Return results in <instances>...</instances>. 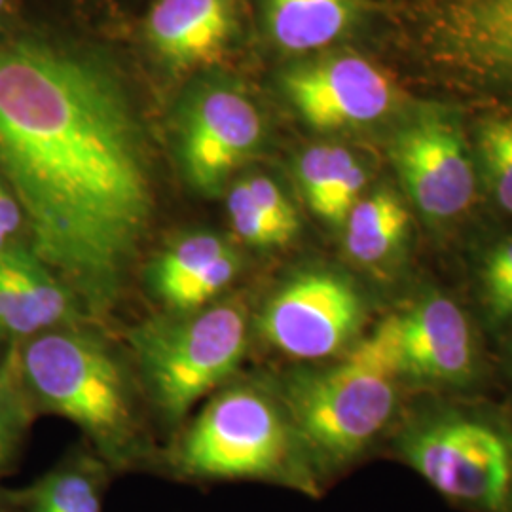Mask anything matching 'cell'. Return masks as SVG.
Listing matches in <instances>:
<instances>
[{"mask_svg":"<svg viewBox=\"0 0 512 512\" xmlns=\"http://www.w3.org/2000/svg\"><path fill=\"white\" fill-rule=\"evenodd\" d=\"M476 150L495 202L512 215V116L486 118L476 129Z\"/></svg>","mask_w":512,"mask_h":512,"instance_id":"21","label":"cell"},{"mask_svg":"<svg viewBox=\"0 0 512 512\" xmlns=\"http://www.w3.org/2000/svg\"><path fill=\"white\" fill-rule=\"evenodd\" d=\"M21 497H23L21 488L0 486V512H19Z\"/></svg>","mask_w":512,"mask_h":512,"instance_id":"26","label":"cell"},{"mask_svg":"<svg viewBox=\"0 0 512 512\" xmlns=\"http://www.w3.org/2000/svg\"><path fill=\"white\" fill-rule=\"evenodd\" d=\"M236 31V0H156L147 35L158 55L177 69L211 65Z\"/></svg>","mask_w":512,"mask_h":512,"instance_id":"14","label":"cell"},{"mask_svg":"<svg viewBox=\"0 0 512 512\" xmlns=\"http://www.w3.org/2000/svg\"><path fill=\"white\" fill-rule=\"evenodd\" d=\"M283 88L298 114L315 129L365 126L397 101L391 78L365 57L330 55L291 69Z\"/></svg>","mask_w":512,"mask_h":512,"instance_id":"11","label":"cell"},{"mask_svg":"<svg viewBox=\"0 0 512 512\" xmlns=\"http://www.w3.org/2000/svg\"><path fill=\"white\" fill-rule=\"evenodd\" d=\"M482 294L494 319L512 317V238L503 239L484 258Z\"/></svg>","mask_w":512,"mask_h":512,"instance_id":"23","label":"cell"},{"mask_svg":"<svg viewBox=\"0 0 512 512\" xmlns=\"http://www.w3.org/2000/svg\"><path fill=\"white\" fill-rule=\"evenodd\" d=\"M23 220V213L12 192L0 183V253L10 247V239L18 234Z\"/></svg>","mask_w":512,"mask_h":512,"instance_id":"25","label":"cell"},{"mask_svg":"<svg viewBox=\"0 0 512 512\" xmlns=\"http://www.w3.org/2000/svg\"><path fill=\"white\" fill-rule=\"evenodd\" d=\"M359 14V0H266L268 31L279 48L293 54L344 37Z\"/></svg>","mask_w":512,"mask_h":512,"instance_id":"17","label":"cell"},{"mask_svg":"<svg viewBox=\"0 0 512 512\" xmlns=\"http://www.w3.org/2000/svg\"><path fill=\"white\" fill-rule=\"evenodd\" d=\"M228 251L232 247L217 234L200 232L184 236L154 260L148 274L152 291L171 308L175 298Z\"/></svg>","mask_w":512,"mask_h":512,"instance_id":"19","label":"cell"},{"mask_svg":"<svg viewBox=\"0 0 512 512\" xmlns=\"http://www.w3.org/2000/svg\"><path fill=\"white\" fill-rule=\"evenodd\" d=\"M27 393L84 433L112 471L145 459L135 393L124 361L90 330H48L27 338L18 355Z\"/></svg>","mask_w":512,"mask_h":512,"instance_id":"3","label":"cell"},{"mask_svg":"<svg viewBox=\"0 0 512 512\" xmlns=\"http://www.w3.org/2000/svg\"><path fill=\"white\" fill-rule=\"evenodd\" d=\"M0 171L29 224L31 251L84 315H110L154 192L143 133L109 73L38 42L0 44Z\"/></svg>","mask_w":512,"mask_h":512,"instance_id":"1","label":"cell"},{"mask_svg":"<svg viewBox=\"0 0 512 512\" xmlns=\"http://www.w3.org/2000/svg\"><path fill=\"white\" fill-rule=\"evenodd\" d=\"M365 319V298L348 275L308 268L275 289L258 317V332L283 355L321 361L348 351Z\"/></svg>","mask_w":512,"mask_h":512,"instance_id":"7","label":"cell"},{"mask_svg":"<svg viewBox=\"0 0 512 512\" xmlns=\"http://www.w3.org/2000/svg\"><path fill=\"white\" fill-rule=\"evenodd\" d=\"M416 29L444 73L512 99V0H421Z\"/></svg>","mask_w":512,"mask_h":512,"instance_id":"8","label":"cell"},{"mask_svg":"<svg viewBox=\"0 0 512 512\" xmlns=\"http://www.w3.org/2000/svg\"><path fill=\"white\" fill-rule=\"evenodd\" d=\"M296 171L311 211L329 224L344 226L365 190V165L348 148L315 145L300 156Z\"/></svg>","mask_w":512,"mask_h":512,"instance_id":"15","label":"cell"},{"mask_svg":"<svg viewBox=\"0 0 512 512\" xmlns=\"http://www.w3.org/2000/svg\"><path fill=\"white\" fill-rule=\"evenodd\" d=\"M243 183L247 186L251 198L260 205V209L294 238L300 230L298 213L277 183L264 175L247 177L243 179Z\"/></svg>","mask_w":512,"mask_h":512,"instance_id":"24","label":"cell"},{"mask_svg":"<svg viewBox=\"0 0 512 512\" xmlns=\"http://www.w3.org/2000/svg\"><path fill=\"white\" fill-rule=\"evenodd\" d=\"M4 2H6V0H0V10L4 8Z\"/></svg>","mask_w":512,"mask_h":512,"instance_id":"27","label":"cell"},{"mask_svg":"<svg viewBox=\"0 0 512 512\" xmlns=\"http://www.w3.org/2000/svg\"><path fill=\"white\" fill-rule=\"evenodd\" d=\"M82 315L69 287L31 249L10 245L0 253V329L27 340L78 327Z\"/></svg>","mask_w":512,"mask_h":512,"instance_id":"13","label":"cell"},{"mask_svg":"<svg viewBox=\"0 0 512 512\" xmlns=\"http://www.w3.org/2000/svg\"><path fill=\"white\" fill-rule=\"evenodd\" d=\"M249 327L236 300L211 308L160 315L129 332V344L150 397L171 423L238 370Z\"/></svg>","mask_w":512,"mask_h":512,"instance_id":"5","label":"cell"},{"mask_svg":"<svg viewBox=\"0 0 512 512\" xmlns=\"http://www.w3.org/2000/svg\"><path fill=\"white\" fill-rule=\"evenodd\" d=\"M228 219L232 230L243 243L256 249H274L293 241V236L285 232L277 222L270 219L260 205L251 198L243 181L232 184L226 198Z\"/></svg>","mask_w":512,"mask_h":512,"instance_id":"22","label":"cell"},{"mask_svg":"<svg viewBox=\"0 0 512 512\" xmlns=\"http://www.w3.org/2000/svg\"><path fill=\"white\" fill-rule=\"evenodd\" d=\"M264 139L255 103L234 88H207L184 110L179 156L186 181L217 196L234 171L251 160Z\"/></svg>","mask_w":512,"mask_h":512,"instance_id":"10","label":"cell"},{"mask_svg":"<svg viewBox=\"0 0 512 512\" xmlns=\"http://www.w3.org/2000/svg\"><path fill=\"white\" fill-rule=\"evenodd\" d=\"M346 251L363 266H382L403 249L410 232V213L391 190L361 198L344 222Z\"/></svg>","mask_w":512,"mask_h":512,"instance_id":"18","label":"cell"},{"mask_svg":"<svg viewBox=\"0 0 512 512\" xmlns=\"http://www.w3.org/2000/svg\"><path fill=\"white\" fill-rule=\"evenodd\" d=\"M389 158L410 200L429 220L456 219L475 200V165L448 110H416L395 131Z\"/></svg>","mask_w":512,"mask_h":512,"instance_id":"9","label":"cell"},{"mask_svg":"<svg viewBox=\"0 0 512 512\" xmlns=\"http://www.w3.org/2000/svg\"><path fill=\"white\" fill-rule=\"evenodd\" d=\"M164 465L188 482L256 480L311 495L319 490L285 406L258 385L222 389L173 442Z\"/></svg>","mask_w":512,"mask_h":512,"instance_id":"4","label":"cell"},{"mask_svg":"<svg viewBox=\"0 0 512 512\" xmlns=\"http://www.w3.org/2000/svg\"><path fill=\"white\" fill-rule=\"evenodd\" d=\"M406 463L439 494L478 512H512V435L492 421L442 414L401 439Z\"/></svg>","mask_w":512,"mask_h":512,"instance_id":"6","label":"cell"},{"mask_svg":"<svg viewBox=\"0 0 512 512\" xmlns=\"http://www.w3.org/2000/svg\"><path fill=\"white\" fill-rule=\"evenodd\" d=\"M395 317L403 374L439 384H458L473 374V332L454 300L427 294Z\"/></svg>","mask_w":512,"mask_h":512,"instance_id":"12","label":"cell"},{"mask_svg":"<svg viewBox=\"0 0 512 512\" xmlns=\"http://www.w3.org/2000/svg\"><path fill=\"white\" fill-rule=\"evenodd\" d=\"M33 420V399L19 374L18 357L0 366V478L8 475L23 450Z\"/></svg>","mask_w":512,"mask_h":512,"instance_id":"20","label":"cell"},{"mask_svg":"<svg viewBox=\"0 0 512 512\" xmlns=\"http://www.w3.org/2000/svg\"><path fill=\"white\" fill-rule=\"evenodd\" d=\"M403 376L397 317L389 315L342 359L283 385L281 403L317 482L342 471L384 431Z\"/></svg>","mask_w":512,"mask_h":512,"instance_id":"2","label":"cell"},{"mask_svg":"<svg viewBox=\"0 0 512 512\" xmlns=\"http://www.w3.org/2000/svg\"><path fill=\"white\" fill-rule=\"evenodd\" d=\"M112 475L109 463L93 450L74 452L21 488L19 512H103Z\"/></svg>","mask_w":512,"mask_h":512,"instance_id":"16","label":"cell"}]
</instances>
